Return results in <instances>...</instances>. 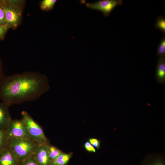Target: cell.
<instances>
[{
  "mask_svg": "<svg viewBox=\"0 0 165 165\" xmlns=\"http://www.w3.org/2000/svg\"><path fill=\"white\" fill-rule=\"evenodd\" d=\"M0 24L6 25L5 18L4 10L0 4Z\"/></svg>",
  "mask_w": 165,
  "mask_h": 165,
  "instance_id": "obj_19",
  "label": "cell"
},
{
  "mask_svg": "<svg viewBox=\"0 0 165 165\" xmlns=\"http://www.w3.org/2000/svg\"><path fill=\"white\" fill-rule=\"evenodd\" d=\"M155 27L161 31L165 34V19L163 16H158L155 25Z\"/></svg>",
  "mask_w": 165,
  "mask_h": 165,
  "instance_id": "obj_15",
  "label": "cell"
},
{
  "mask_svg": "<svg viewBox=\"0 0 165 165\" xmlns=\"http://www.w3.org/2000/svg\"><path fill=\"white\" fill-rule=\"evenodd\" d=\"M85 148L88 151L95 152L96 150L94 147L89 142H86L85 144L84 145Z\"/></svg>",
  "mask_w": 165,
  "mask_h": 165,
  "instance_id": "obj_21",
  "label": "cell"
},
{
  "mask_svg": "<svg viewBox=\"0 0 165 165\" xmlns=\"http://www.w3.org/2000/svg\"><path fill=\"white\" fill-rule=\"evenodd\" d=\"M9 142L5 131L0 129V152L9 146Z\"/></svg>",
  "mask_w": 165,
  "mask_h": 165,
  "instance_id": "obj_12",
  "label": "cell"
},
{
  "mask_svg": "<svg viewBox=\"0 0 165 165\" xmlns=\"http://www.w3.org/2000/svg\"><path fill=\"white\" fill-rule=\"evenodd\" d=\"M21 2L16 0L0 1L4 12L6 25L9 28H16L20 23L23 9Z\"/></svg>",
  "mask_w": 165,
  "mask_h": 165,
  "instance_id": "obj_2",
  "label": "cell"
},
{
  "mask_svg": "<svg viewBox=\"0 0 165 165\" xmlns=\"http://www.w3.org/2000/svg\"><path fill=\"white\" fill-rule=\"evenodd\" d=\"M165 57H160L156 68V78L159 82L163 83L165 78Z\"/></svg>",
  "mask_w": 165,
  "mask_h": 165,
  "instance_id": "obj_10",
  "label": "cell"
},
{
  "mask_svg": "<svg viewBox=\"0 0 165 165\" xmlns=\"http://www.w3.org/2000/svg\"><path fill=\"white\" fill-rule=\"evenodd\" d=\"M48 144L38 145L32 157L39 165H50L51 160L48 149Z\"/></svg>",
  "mask_w": 165,
  "mask_h": 165,
  "instance_id": "obj_7",
  "label": "cell"
},
{
  "mask_svg": "<svg viewBox=\"0 0 165 165\" xmlns=\"http://www.w3.org/2000/svg\"><path fill=\"white\" fill-rule=\"evenodd\" d=\"M4 76L2 68V61L0 58V79L2 78Z\"/></svg>",
  "mask_w": 165,
  "mask_h": 165,
  "instance_id": "obj_23",
  "label": "cell"
},
{
  "mask_svg": "<svg viewBox=\"0 0 165 165\" xmlns=\"http://www.w3.org/2000/svg\"><path fill=\"white\" fill-rule=\"evenodd\" d=\"M158 55L160 57H165V38H163L161 41L157 50Z\"/></svg>",
  "mask_w": 165,
  "mask_h": 165,
  "instance_id": "obj_16",
  "label": "cell"
},
{
  "mask_svg": "<svg viewBox=\"0 0 165 165\" xmlns=\"http://www.w3.org/2000/svg\"><path fill=\"white\" fill-rule=\"evenodd\" d=\"M38 144L29 139L11 138L9 139V147L20 163L32 156Z\"/></svg>",
  "mask_w": 165,
  "mask_h": 165,
  "instance_id": "obj_3",
  "label": "cell"
},
{
  "mask_svg": "<svg viewBox=\"0 0 165 165\" xmlns=\"http://www.w3.org/2000/svg\"><path fill=\"white\" fill-rule=\"evenodd\" d=\"M122 3L121 0H103L86 3V5L91 9L102 12L105 16L108 17L116 6Z\"/></svg>",
  "mask_w": 165,
  "mask_h": 165,
  "instance_id": "obj_6",
  "label": "cell"
},
{
  "mask_svg": "<svg viewBox=\"0 0 165 165\" xmlns=\"http://www.w3.org/2000/svg\"><path fill=\"white\" fill-rule=\"evenodd\" d=\"M22 119L26 127L31 139L38 145L48 144L47 139L40 126L27 112H21Z\"/></svg>",
  "mask_w": 165,
  "mask_h": 165,
  "instance_id": "obj_4",
  "label": "cell"
},
{
  "mask_svg": "<svg viewBox=\"0 0 165 165\" xmlns=\"http://www.w3.org/2000/svg\"><path fill=\"white\" fill-rule=\"evenodd\" d=\"M5 132L9 139L17 138L31 140L22 119H12Z\"/></svg>",
  "mask_w": 165,
  "mask_h": 165,
  "instance_id": "obj_5",
  "label": "cell"
},
{
  "mask_svg": "<svg viewBox=\"0 0 165 165\" xmlns=\"http://www.w3.org/2000/svg\"><path fill=\"white\" fill-rule=\"evenodd\" d=\"M71 156V154L62 153L57 157L51 161L50 165H66Z\"/></svg>",
  "mask_w": 165,
  "mask_h": 165,
  "instance_id": "obj_11",
  "label": "cell"
},
{
  "mask_svg": "<svg viewBox=\"0 0 165 165\" xmlns=\"http://www.w3.org/2000/svg\"><path fill=\"white\" fill-rule=\"evenodd\" d=\"M49 88L47 77L37 72L4 76L0 79V99L10 106L35 100Z\"/></svg>",
  "mask_w": 165,
  "mask_h": 165,
  "instance_id": "obj_1",
  "label": "cell"
},
{
  "mask_svg": "<svg viewBox=\"0 0 165 165\" xmlns=\"http://www.w3.org/2000/svg\"><path fill=\"white\" fill-rule=\"evenodd\" d=\"M90 143L94 147L99 148L100 146V141L97 139L91 138L89 139Z\"/></svg>",
  "mask_w": 165,
  "mask_h": 165,
  "instance_id": "obj_20",
  "label": "cell"
},
{
  "mask_svg": "<svg viewBox=\"0 0 165 165\" xmlns=\"http://www.w3.org/2000/svg\"><path fill=\"white\" fill-rule=\"evenodd\" d=\"M20 162L9 146L0 152V165H19Z\"/></svg>",
  "mask_w": 165,
  "mask_h": 165,
  "instance_id": "obj_9",
  "label": "cell"
},
{
  "mask_svg": "<svg viewBox=\"0 0 165 165\" xmlns=\"http://www.w3.org/2000/svg\"><path fill=\"white\" fill-rule=\"evenodd\" d=\"M147 165H164V163L161 160L158 159Z\"/></svg>",
  "mask_w": 165,
  "mask_h": 165,
  "instance_id": "obj_22",
  "label": "cell"
},
{
  "mask_svg": "<svg viewBox=\"0 0 165 165\" xmlns=\"http://www.w3.org/2000/svg\"><path fill=\"white\" fill-rule=\"evenodd\" d=\"M19 165H39L32 156L28 157L20 163Z\"/></svg>",
  "mask_w": 165,
  "mask_h": 165,
  "instance_id": "obj_17",
  "label": "cell"
},
{
  "mask_svg": "<svg viewBox=\"0 0 165 165\" xmlns=\"http://www.w3.org/2000/svg\"><path fill=\"white\" fill-rule=\"evenodd\" d=\"M9 28V27L6 25L0 24V40H2L4 38Z\"/></svg>",
  "mask_w": 165,
  "mask_h": 165,
  "instance_id": "obj_18",
  "label": "cell"
},
{
  "mask_svg": "<svg viewBox=\"0 0 165 165\" xmlns=\"http://www.w3.org/2000/svg\"><path fill=\"white\" fill-rule=\"evenodd\" d=\"M48 149L51 161L57 157L62 153L61 151L53 146L48 145Z\"/></svg>",
  "mask_w": 165,
  "mask_h": 165,
  "instance_id": "obj_14",
  "label": "cell"
},
{
  "mask_svg": "<svg viewBox=\"0 0 165 165\" xmlns=\"http://www.w3.org/2000/svg\"><path fill=\"white\" fill-rule=\"evenodd\" d=\"M56 0H43L40 4V8L42 10L47 11L52 9L57 2Z\"/></svg>",
  "mask_w": 165,
  "mask_h": 165,
  "instance_id": "obj_13",
  "label": "cell"
},
{
  "mask_svg": "<svg viewBox=\"0 0 165 165\" xmlns=\"http://www.w3.org/2000/svg\"><path fill=\"white\" fill-rule=\"evenodd\" d=\"M9 106L0 101V129L5 131L12 120L9 111Z\"/></svg>",
  "mask_w": 165,
  "mask_h": 165,
  "instance_id": "obj_8",
  "label": "cell"
}]
</instances>
